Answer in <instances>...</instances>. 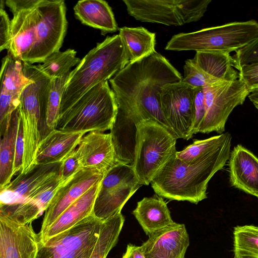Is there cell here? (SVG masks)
I'll list each match as a JSON object with an SVG mask.
<instances>
[{
  "mask_svg": "<svg viewBox=\"0 0 258 258\" xmlns=\"http://www.w3.org/2000/svg\"><path fill=\"white\" fill-rule=\"evenodd\" d=\"M182 78L169 61L156 51L140 60L129 62L109 80L117 112L137 123L151 120L174 135L163 115L160 93L163 86L179 82Z\"/></svg>",
  "mask_w": 258,
  "mask_h": 258,
  "instance_id": "cell-1",
  "label": "cell"
},
{
  "mask_svg": "<svg viewBox=\"0 0 258 258\" xmlns=\"http://www.w3.org/2000/svg\"><path fill=\"white\" fill-rule=\"evenodd\" d=\"M231 142L229 135L216 150L191 164L173 154L150 183L155 194L170 200L195 204L207 199L209 182L229 158Z\"/></svg>",
  "mask_w": 258,
  "mask_h": 258,
  "instance_id": "cell-2",
  "label": "cell"
},
{
  "mask_svg": "<svg viewBox=\"0 0 258 258\" xmlns=\"http://www.w3.org/2000/svg\"><path fill=\"white\" fill-rule=\"evenodd\" d=\"M128 63L118 34L98 43L72 70L62 93L58 115L88 91L110 79Z\"/></svg>",
  "mask_w": 258,
  "mask_h": 258,
  "instance_id": "cell-3",
  "label": "cell"
},
{
  "mask_svg": "<svg viewBox=\"0 0 258 258\" xmlns=\"http://www.w3.org/2000/svg\"><path fill=\"white\" fill-rule=\"evenodd\" d=\"M117 112L113 93L108 81L88 91L58 115L56 130L85 134L110 130Z\"/></svg>",
  "mask_w": 258,
  "mask_h": 258,
  "instance_id": "cell-4",
  "label": "cell"
},
{
  "mask_svg": "<svg viewBox=\"0 0 258 258\" xmlns=\"http://www.w3.org/2000/svg\"><path fill=\"white\" fill-rule=\"evenodd\" d=\"M256 39L258 24L251 20L174 35L165 49L177 51H220L230 53Z\"/></svg>",
  "mask_w": 258,
  "mask_h": 258,
  "instance_id": "cell-5",
  "label": "cell"
},
{
  "mask_svg": "<svg viewBox=\"0 0 258 258\" xmlns=\"http://www.w3.org/2000/svg\"><path fill=\"white\" fill-rule=\"evenodd\" d=\"M177 140L168 130L151 120H142L137 124L133 167L141 185H149L177 151Z\"/></svg>",
  "mask_w": 258,
  "mask_h": 258,
  "instance_id": "cell-6",
  "label": "cell"
},
{
  "mask_svg": "<svg viewBox=\"0 0 258 258\" xmlns=\"http://www.w3.org/2000/svg\"><path fill=\"white\" fill-rule=\"evenodd\" d=\"M34 42L24 62L42 63L59 51L66 34V6L62 0H38Z\"/></svg>",
  "mask_w": 258,
  "mask_h": 258,
  "instance_id": "cell-7",
  "label": "cell"
},
{
  "mask_svg": "<svg viewBox=\"0 0 258 258\" xmlns=\"http://www.w3.org/2000/svg\"><path fill=\"white\" fill-rule=\"evenodd\" d=\"M102 223L91 214L69 230L38 242L36 258H90Z\"/></svg>",
  "mask_w": 258,
  "mask_h": 258,
  "instance_id": "cell-8",
  "label": "cell"
},
{
  "mask_svg": "<svg viewBox=\"0 0 258 258\" xmlns=\"http://www.w3.org/2000/svg\"><path fill=\"white\" fill-rule=\"evenodd\" d=\"M141 186L133 166L115 165L105 173L100 182L92 214L103 222L121 212Z\"/></svg>",
  "mask_w": 258,
  "mask_h": 258,
  "instance_id": "cell-9",
  "label": "cell"
},
{
  "mask_svg": "<svg viewBox=\"0 0 258 258\" xmlns=\"http://www.w3.org/2000/svg\"><path fill=\"white\" fill-rule=\"evenodd\" d=\"M206 112L199 133L222 134L229 116L237 106L243 104L249 94L239 78L219 81L203 87Z\"/></svg>",
  "mask_w": 258,
  "mask_h": 258,
  "instance_id": "cell-10",
  "label": "cell"
},
{
  "mask_svg": "<svg viewBox=\"0 0 258 258\" xmlns=\"http://www.w3.org/2000/svg\"><path fill=\"white\" fill-rule=\"evenodd\" d=\"M195 88L181 81L162 87L160 100L163 115L177 139L188 140L194 135Z\"/></svg>",
  "mask_w": 258,
  "mask_h": 258,
  "instance_id": "cell-11",
  "label": "cell"
},
{
  "mask_svg": "<svg viewBox=\"0 0 258 258\" xmlns=\"http://www.w3.org/2000/svg\"><path fill=\"white\" fill-rule=\"evenodd\" d=\"M38 0H7L5 5L13 15L11 20L10 43L8 52L24 62L34 42Z\"/></svg>",
  "mask_w": 258,
  "mask_h": 258,
  "instance_id": "cell-12",
  "label": "cell"
},
{
  "mask_svg": "<svg viewBox=\"0 0 258 258\" xmlns=\"http://www.w3.org/2000/svg\"><path fill=\"white\" fill-rule=\"evenodd\" d=\"M104 174L95 168H82L60 184L45 210L38 235L42 234L69 206L101 181Z\"/></svg>",
  "mask_w": 258,
  "mask_h": 258,
  "instance_id": "cell-13",
  "label": "cell"
},
{
  "mask_svg": "<svg viewBox=\"0 0 258 258\" xmlns=\"http://www.w3.org/2000/svg\"><path fill=\"white\" fill-rule=\"evenodd\" d=\"M32 81L24 74L22 62L8 52L0 68V136L9 123L12 113L19 105L23 89Z\"/></svg>",
  "mask_w": 258,
  "mask_h": 258,
  "instance_id": "cell-14",
  "label": "cell"
},
{
  "mask_svg": "<svg viewBox=\"0 0 258 258\" xmlns=\"http://www.w3.org/2000/svg\"><path fill=\"white\" fill-rule=\"evenodd\" d=\"M61 161L33 165L0 189V212L23 202L43 183L60 172Z\"/></svg>",
  "mask_w": 258,
  "mask_h": 258,
  "instance_id": "cell-15",
  "label": "cell"
},
{
  "mask_svg": "<svg viewBox=\"0 0 258 258\" xmlns=\"http://www.w3.org/2000/svg\"><path fill=\"white\" fill-rule=\"evenodd\" d=\"M31 223H19L0 212V258H36L38 235Z\"/></svg>",
  "mask_w": 258,
  "mask_h": 258,
  "instance_id": "cell-16",
  "label": "cell"
},
{
  "mask_svg": "<svg viewBox=\"0 0 258 258\" xmlns=\"http://www.w3.org/2000/svg\"><path fill=\"white\" fill-rule=\"evenodd\" d=\"M148 236L141 245L145 258H184L189 245L184 224L174 222Z\"/></svg>",
  "mask_w": 258,
  "mask_h": 258,
  "instance_id": "cell-17",
  "label": "cell"
},
{
  "mask_svg": "<svg viewBox=\"0 0 258 258\" xmlns=\"http://www.w3.org/2000/svg\"><path fill=\"white\" fill-rule=\"evenodd\" d=\"M82 168L104 173L118 164L109 133L93 131L84 135L76 148Z\"/></svg>",
  "mask_w": 258,
  "mask_h": 258,
  "instance_id": "cell-18",
  "label": "cell"
},
{
  "mask_svg": "<svg viewBox=\"0 0 258 258\" xmlns=\"http://www.w3.org/2000/svg\"><path fill=\"white\" fill-rule=\"evenodd\" d=\"M229 168L231 185L243 192L258 197V159L241 145L230 152Z\"/></svg>",
  "mask_w": 258,
  "mask_h": 258,
  "instance_id": "cell-19",
  "label": "cell"
},
{
  "mask_svg": "<svg viewBox=\"0 0 258 258\" xmlns=\"http://www.w3.org/2000/svg\"><path fill=\"white\" fill-rule=\"evenodd\" d=\"M61 183L59 172L43 183L23 202L1 213L22 224L32 223L45 211Z\"/></svg>",
  "mask_w": 258,
  "mask_h": 258,
  "instance_id": "cell-20",
  "label": "cell"
},
{
  "mask_svg": "<svg viewBox=\"0 0 258 258\" xmlns=\"http://www.w3.org/2000/svg\"><path fill=\"white\" fill-rule=\"evenodd\" d=\"M85 134L54 129L39 142L33 165H45L61 161L78 146Z\"/></svg>",
  "mask_w": 258,
  "mask_h": 258,
  "instance_id": "cell-21",
  "label": "cell"
},
{
  "mask_svg": "<svg viewBox=\"0 0 258 258\" xmlns=\"http://www.w3.org/2000/svg\"><path fill=\"white\" fill-rule=\"evenodd\" d=\"M100 182L93 186L69 206L42 234H37L38 242H44L49 238L69 230L91 215Z\"/></svg>",
  "mask_w": 258,
  "mask_h": 258,
  "instance_id": "cell-22",
  "label": "cell"
},
{
  "mask_svg": "<svg viewBox=\"0 0 258 258\" xmlns=\"http://www.w3.org/2000/svg\"><path fill=\"white\" fill-rule=\"evenodd\" d=\"M128 14L137 20L167 26L182 25L174 0H123Z\"/></svg>",
  "mask_w": 258,
  "mask_h": 258,
  "instance_id": "cell-23",
  "label": "cell"
},
{
  "mask_svg": "<svg viewBox=\"0 0 258 258\" xmlns=\"http://www.w3.org/2000/svg\"><path fill=\"white\" fill-rule=\"evenodd\" d=\"M137 124L132 118L116 112L109 134L118 164L134 165Z\"/></svg>",
  "mask_w": 258,
  "mask_h": 258,
  "instance_id": "cell-24",
  "label": "cell"
},
{
  "mask_svg": "<svg viewBox=\"0 0 258 258\" xmlns=\"http://www.w3.org/2000/svg\"><path fill=\"white\" fill-rule=\"evenodd\" d=\"M191 60L207 78L209 84L238 79V73L232 67V57L228 52L196 51Z\"/></svg>",
  "mask_w": 258,
  "mask_h": 258,
  "instance_id": "cell-25",
  "label": "cell"
},
{
  "mask_svg": "<svg viewBox=\"0 0 258 258\" xmlns=\"http://www.w3.org/2000/svg\"><path fill=\"white\" fill-rule=\"evenodd\" d=\"M133 214L148 236L174 222L166 203L157 195L138 202Z\"/></svg>",
  "mask_w": 258,
  "mask_h": 258,
  "instance_id": "cell-26",
  "label": "cell"
},
{
  "mask_svg": "<svg viewBox=\"0 0 258 258\" xmlns=\"http://www.w3.org/2000/svg\"><path fill=\"white\" fill-rule=\"evenodd\" d=\"M76 17L83 24L100 30L102 35L118 29L113 12L102 0L78 1L74 7Z\"/></svg>",
  "mask_w": 258,
  "mask_h": 258,
  "instance_id": "cell-27",
  "label": "cell"
},
{
  "mask_svg": "<svg viewBox=\"0 0 258 258\" xmlns=\"http://www.w3.org/2000/svg\"><path fill=\"white\" fill-rule=\"evenodd\" d=\"M118 30L129 62L137 61L156 52L155 33L150 32L143 27H123Z\"/></svg>",
  "mask_w": 258,
  "mask_h": 258,
  "instance_id": "cell-28",
  "label": "cell"
},
{
  "mask_svg": "<svg viewBox=\"0 0 258 258\" xmlns=\"http://www.w3.org/2000/svg\"><path fill=\"white\" fill-rule=\"evenodd\" d=\"M19 119V110L18 107L12 113L10 120L1 138L0 189L10 183L13 176L15 142Z\"/></svg>",
  "mask_w": 258,
  "mask_h": 258,
  "instance_id": "cell-29",
  "label": "cell"
},
{
  "mask_svg": "<svg viewBox=\"0 0 258 258\" xmlns=\"http://www.w3.org/2000/svg\"><path fill=\"white\" fill-rule=\"evenodd\" d=\"M124 219L121 212L102 222L100 232L90 258H106L115 245Z\"/></svg>",
  "mask_w": 258,
  "mask_h": 258,
  "instance_id": "cell-30",
  "label": "cell"
},
{
  "mask_svg": "<svg viewBox=\"0 0 258 258\" xmlns=\"http://www.w3.org/2000/svg\"><path fill=\"white\" fill-rule=\"evenodd\" d=\"M77 52L72 49L55 52L42 62L37 65L39 70L51 79L60 78L72 71L81 59L76 57Z\"/></svg>",
  "mask_w": 258,
  "mask_h": 258,
  "instance_id": "cell-31",
  "label": "cell"
},
{
  "mask_svg": "<svg viewBox=\"0 0 258 258\" xmlns=\"http://www.w3.org/2000/svg\"><path fill=\"white\" fill-rule=\"evenodd\" d=\"M229 135L226 132L204 140H195L182 150L176 151L175 156L185 163L192 164L216 150Z\"/></svg>",
  "mask_w": 258,
  "mask_h": 258,
  "instance_id": "cell-32",
  "label": "cell"
},
{
  "mask_svg": "<svg viewBox=\"0 0 258 258\" xmlns=\"http://www.w3.org/2000/svg\"><path fill=\"white\" fill-rule=\"evenodd\" d=\"M71 71L61 77L51 80L46 115V125L50 131L55 128L61 97Z\"/></svg>",
  "mask_w": 258,
  "mask_h": 258,
  "instance_id": "cell-33",
  "label": "cell"
},
{
  "mask_svg": "<svg viewBox=\"0 0 258 258\" xmlns=\"http://www.w3.org/2000/svg\"><path fill=\"white\" fill-rule=\"evenodd\" d=\"M234 251H241L258 256V228L254 225L234 228Z\"/></svg>",
  "mask_w": 258,
  "mask_h": 258,
  "instance_id": "cell-34",
  "label": "cell"
},
{
  "mask_svg": "<svg viewBox=\"0 0 258 258\" xmlns=\"http://www.w3.org/2000/svg\"><path fill=\"white\" fill-rule=\"evenodd\" d=\"M211 0H174L175 10L182 25L200 20Z\"/></svg>",
  "mask_w": 258,
  "mask_h": 258,
  "instance_id": "cell-35",
  "label": "cell"
},
{
  "mask_svg": "<svg viewBox=\"0 0 258 258\" xmlns=\"http://www.w3.org/2000/svg\"><path fill=\"white\" fill-rule=\"evenodd\" d=\"M231 57L232 67L239 71L244 66L258 63V39L236 50Z\"/></svg>",
  "mask_w": 258,
  "mask_h": 258,
  "instance_id": "cell-36",
  "label": "cell"
},
{
  "mask_svg": "<svg viewBox=\"0 0 258 258\" xmlns=\"http://www.w3.org/2000/svg\"><path fill=\"white\" fill-rule=\"evenodd\" d=\"M184 76L181 81L194 88L204 87L209 81L203 72L192 62L191 59L185 61L183 66Z\"/></svg>",
  "mask_w": 258,
  "mask_h": 258,
  "instance_id": "cell-37",
  "label": "cell"
},
{
  "mask_svg": "<svg viewBox=\"0 0 258 258\" xmlns=\"http://www.w3.org/2000/svg\"><path fill=\"white\" fill-rule=\"evenodd\" d=\"M82 168L75 148L61 161L60 169L61 184L68 181Z\"/></svg>",
  "mask_w": 258,
  "mask_h": 258,
  "instance_id": "cell-38",
  "label": "cell"
},
{
  "mask_svg": "<svg viewBox=\"0 0 258 258\" xmlns=\"http://www.w3.org/2000/svg\"><path fill=\"white\" fill-rule=\"evenodd\" d=\"M238 78L245 84L249 93L258 90V63L242 67L238 73Z\"/></svg>",
  "mask_w": 258,
  "mask_h": 258,
  "instance_id": "cell-39",
  "label": "cell"
},
{
  "mask_svg": "<svg viewBox=\"0 0 258 258\" xmlns=\"http://www.w3.org/2000/svg\"><path fill=\"white\" fill-rule=\"evenodd\" d=\"M19 109V108H18ZM24 153V140L23 124L19 112V119L15 142V154L13 174L20 173L22 169Z\"/></svg>",
  "mask_w": 258,
  "mask_h": 258,
  "instance_id": "cell-40",
  "label": "cell"
},
{
  "mask_svg": "<svg viewBox=\"0 0 258 258\" xmlns=\"http://www.w3.org/2000/svg\"><path fill=\"white\" fill-rule=\"evenodd\" d=\"M195 120L194 124V135L199 133L200 126L205 116L206 108L203 87L195 88Z\"/></svg>",
  "mask_w": 258,
  "mask_h": 258,
  "instance_id": "cell-41",
  "label": "cell"
},
{
  "mask_svg": "<svg viewBox=\"0 0 258 258\" xmlns=\"http://www.w3.org/2000/svg\"><path fill=\"white\" fill-rule=\"evenodd\" d=\"M11 20L4 9L0 8V52L8 49L10 43Z\"/></svg>",
  "mask_w": 258,
  "mask_h": 258,
  "instance_id": "cell-42",
  "label": "cell"
},
{
  "mask_svg": "<svg viewBox=\"0 0 258 258\" xmlns=\"http://www.w3.org/2000/svg\"><path fill=\"white\" fill-rule=\"evenodd\" d=\"M122 258H145V257L141 246L129 244Z\"/></svg>",
  "mask_w": 258,
  "mask_h": 258,
  "instance_id": "cell-43",
  "label": "cell"
},
{
  "mask_svg": "<svg viewBox=\"0 0 258 258\" xmlns=\"http://www.w3.org/2000/svg\"><path fill=\"white\" fill-rule=\"evenodd\" d=\"M249 100L258 108V90L250 93L247 96Z\"/></svg>",
  "mask_w": 258,
  "mask_h": 258,
  "instance_id": "cell-44",
  "label": "cell"
},
{
  "mask_svg": "<svg viewBox=\"0 0 258 258\" xmlns=\"http://www.w3.org/2000/svg\"><path fill=\"white\" fill-rule=\"evenodd\" d=\"M234 252V257L236 258H258V256H255L248 253L241 251H235Z\"/></svg>",
  "mask_w": 258,
  "mask_h": 258,
  "instance_id": "cell-45",
  "label": "cell"
},
{
  "mask_svg": "<svg viewBox=\"0 0 258 258\" xmlns=\"http://www.w3.org/2000/svg\"><path fill=\"white\" fill-rule=\"evenodd\" d=\"M1 136H0V140H1Z\"/></svg>",
  "mask_w": 258,
  "mask_h": 258,
  "instance_id": "cell-46",
  "label": "cell"
},
{
  "mask_svg": "<svg viewBox=\"0 0 258 258\" xmlns=\"http://www.w3.org/2000/svg\"><path fill=\"white\" fill-rule=\"evenodd\" d=\"M234 258H236V257H234Z\"/></svg>",
  "mask_w": 258,
  "mask_h": 258,
  "instance_id": "cell-47",
  "label": "cell"
}]
</instances>
